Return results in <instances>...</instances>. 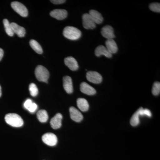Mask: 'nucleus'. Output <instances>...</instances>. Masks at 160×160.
I'll return each instance as SVG.
<instances>
[{"instance_id":"nucleus-4","label":"nucleus","mask_w":160,"mask_h":160,"mask_svg":"<svg viewBox=\"0 0 160 160\" xmlns=\"http://www.w3.org/2000/svg\"><path fill=\"white\" fill-rule=\"evenodd\" d=\"M11 6L12 9L18 14L22 17H26L28 15V11L26 6L22 3L18 2H12Z\"/></svg>"},{"instance_id":"nucleus-32","label":"nucleus","mask_w":160,"mask_h":160,"mask_svg":"<svg viewBox=\"0 0 160 160\" xmlns=\"http://www.w3.org/2000/svg\"><path fill=\"white\" fill-rule=\"evenodd\" d=\"M2 88H1V86H0V97H1V96H2Z\"/></svg>"},{"instance_id":"nucleus-31","label":"nucleus","mask_w":160,"mask_h":160,"mask_svg":"<svg viewBox=\"0 0 160 160\" xmlns=\"http://www.w3.org/2000/svg\"><path fill=\"white\" fill-rule=\"evenodd\" d=\"M3 55H4V51L2 49L0 48V61L2 60V58Z\"/></svg>"},{"instance_id":"nucleus-26","label":"nucleus","mask_w":160,"mask_h":160,"mask_svg":"<svg viewBox=\"0 0 160 160\" xmlns=\"http://www.w3.org/2000/svg\"><path fill=\"white\" fill-rule=\"evenodd\" d=\"M138 111L139 112L140 116H146L149 117H151V112L149 109H144L142 107H141V108L138 109Z\"/></svg>"},{"instance_id":"nucleus-9","label":"nucleus","mask_w":160,"mask_h":160,"mask_svg":"<svg viewBox=\"0 0 160 160\" xmlns=\"http://www.w3.org/2000/svg\"><path fill=\"white\" fill-rule=\"evenodd\" d=\"M101 34L103 37L107 39H113V38L115 37L113 28L109 25L104 26L102 28L101 30Z\"/></svg>"},{"instance_id":"nucleus-2","label":"nucleus","mask_w":160,"mask_h":160,"mask_svg":"<svg viewBox=\"0 0 160 160\" xmlns=\"http://www.w3.org/2000/svg\"><path fill=\"white\" fill-rule=\"evenodd\" d=\"M5 119L7 124L12 127H21L24 124L22 118L19 115L16 113H11L6 114Z\"/></svg>"},{"instance_id":"nucleus-28","label":"nucleus","mask_w":160,"mask_h":160,"mask_svg":"<svg viewBox=\"0 0 160 160\" xmlns=\"http://www.w3.org/2000/svg\"><path fill=\"white\" fill-rule=\"evenodd\" d=\"M37 108V105L35 103H32V104H31V106H30V107H29L28 110H29L30 112H34L36 110Z\"/></svg>"},{"instance_id":"nucleus-21","label":"nucleus","mask_w":160,"mask_h":160,"mask_svg":"<svg viewBox=\"0 0 160 160\" xmlns=\"http://www.w3.org/2000/svg\"><path fill=\"white\" fill-rule=\"evenodd\" d=\"M37 116L38 119L41 122H46L48 119V113L46 110H43V109L40 110L38 112Z\"/></svg>"},{"instance_id":"nucleus-1","label":"nucleus","mask_w":160,"mask_h":160,"mask_svg":"<svg viewBox=\"0 0 160 160\" xmlns=\"http://www.w3.org/2000/svg\"><path fill=\"white\" fill-rule=\"evenodd\" d=\"M63 35L66 38L71 40H77L79 39L82 35L81 31L72 26H66L63 32Z\"/></svg>"},{"instance_id":"nucleus-30","label":"nucleus","mask_w":160,"mask_h":160,"mask_svg":"<svg viewBox=\"0 0 160 160\" xmlns=\"http://www.w3.org/2000/svg\"><path fill=\"white\" fill-rule=\"evenodd\" d=\"M50 2L53 4H56V5H58V4H63L66 2L65 0H52Z\"/></svg>"},{"instance_id":"nucleus-17","label":"nucleus","mask_w":160,"mask_h":160,"mask_svg":"<svg viewBox=\"0 0 160 160\" xmlns=\"http://www.w3.org/2000/svg\"><path fill=\"white\" fill-rule=\"evenodd\" d=\"M106 49L111 54L116 53L118 47L115 41L113 39H107L106 42Z\"/></svg>"},{"instance_id":"nucleus-11","label":"nucleus","mask_w":160,"mask_h":160,"mask_svg":"<svg viewBox=\"0 0 160 160\" xmlns=\"http://www.w3.org/2000/svg\"><path fill=\"white\" fill-rule=\"evenodd\" d=\"M69 112L71 119L75 122H79L83 120L82 114L74 107H71L69 108Z\"/></svg>"},{"instance_id":"nucleus-14","label":"nucleus","mask_w":160,"mask_h":160,"mask_svg":"<svg viewBox=\"0 0 160 160\" xmlns=\"http://www.w3.org/2000/svg\"><path fill=\"white\" fill-rule=\"evenodd\" d=\"M62 115L60 113L56 114L51 119L50 121V125L52 129H59L62 126Z\"/></svg>"},{"instance_id":"nucleus-8","label":"nucleus","mask_w":160,"mask_h":160,"mask_svg":"<svg viewBox=\"0 0 160 160\" xmlns=\"http://www.w3.org/2000/svg\"><path fill=\"white\" fill-rule=\"evenodd\" d=\"M50 15L56 19L62 20L67 17L68 12L65 9H56L50 12Z\"/></svg>"},{"instance_id":"nucleus-29","label":"nucleus","mask_w":160,"mask_h":160,"mask_svg":"<svg viewBox=\"0 0 160 160\" xmlns=\"http://www.w3.org/2000/svg\"><path fill=\"white\" fill-rule=\"evenodd\" d=\"M32 102L30 99H27L26 100V102H25L24 104V106L26 109H27L28 110V109H29V107H30V106H31V104H32Z\"/></svg>"},{"instance_id":"nucleus-27","label":"nucleus","mask_w":160,"mask_h":160,"mask_svg":"<svg viewBox=\"0 0 160 160\" xmlns=\"http://www.w3.org/2000/svg\"><path fill=\"white\" fill-rule=\"evenodd\" d=\"M149 9L155 12H160V4L159 3H152L149 5Z\"/></svg>"},{"instance_id":"nucleus-15","label":"nucleus","mask_w":160,"mask_h":160,"mask_svg":"<svg viewBox=\"0 0 160 160\" xmlns=\"http://www.w3.org/2000/svg\"><path fill=\"white\" fill-rule=\"evenodd\" d=\"M95 54L98 57L102 55L105 56L106 58H111L112 57V54L108 51L105 46H99L97 47L95 50Z\"/></svg>"},{"instance_id":"nucleus-5","label":"nucleus","mask_w":160,"mask_h":160,"mask_svg":"<svg viewBox=\"0 0 160 160\" xmlns=\"http://www.w3.org/2000/svg\"><path fill=\"white\" fill-rule=\"evenodd\" d=\"M86 78L90 82L100 84L102 81V77L99 73L96 71H90L86 73Z\"/></svg>"},{"instance_id":"nucleus-19","label":"nucleus","mask_w":160,"mask_h":160,"mask_svg":"<svg viewBox=\"0 0 160 160\" xmlns=\"http://www.w3.org/2000/svg\"><path fill=\"white\" fill-rule=\"evenodd\" d=\"M78 107L79 109L82 112H86L89 109V105L87 100L82 98H78L77 101Z\"/></svg>"},{"instance_id":"nucleus-3","label":"nucleus","mask_w":160,"mask_h":160,"mask_svg":"<svg viewBox=\"0 0 160 160\" xmlns=\"http://www.w3.org/2000/svg\"><path fill=\"white\" fill-rule=\"evenodd\" d=\"M36 78L40 82H48L49 77V72L45 67L38 66L35 70Z\"/></svg>"},{"instance_id":"nucleus-25","label":"nucleus","mask_w":160,"mask_h":160,"mask_svg":"<svg viewBox=\"0 0 160 160\" xmlns=\"http://www.w3.org/2000/svg\"><path fill=\"white\" fill-rule=\"evenodd\" d=\"M152 94L154 96H158L160 93V83L159 82H155L153 84L152 90Z\"/></svg>"},{"instance_id":"nucleus-18","label":"nucleus","mask_w":160,"mask_h":160,"mask_svg":"<svg viewBox=\"0 0 160 160\" xmlns=\"http://www.w3.org/2000/svg\"><path fill=\"white\" fill-rule=\"evenodd\" d=\"M89 14L94 21L95 24H100L102 22L103 18L102 14L98 12L95 10H91L89 12Z\"/></svg>"},{"instance_id":"nucleus-13","label":"nucleus","mask_w":160,"mask_h":160,"mask_svg":"<svg viewBox=\"0 0 160 160\" xmlns=\"http://www.w3.org/2000/svg\"><path fill=\"white\" fill-rule=\"evenodd\" d=\"M63 87L67 93L71 94L73 92L72 80L71 77L68 76L64 77L63 79Z\"/></svg>"},{"instance_id":"nucleus-6","label":"nucleus","mask_w":160,"mask_h":160,"mask_svg":"<svg viewBox=\"0 0 160 160\" xmlns=\"http://www.w3.org/2000/svg\"><path fill=\"white\" fill-rule=\"evenodd\" d=\"M43 142L49 146H55L58 142V138L56 136L51 132L45 133L42 137Z\"/></svg>"},{"instance_id":"nucleus-20","label":"nucleus","mask_w":160,"mask_h":160,"mask_svg":"<svg viewBox=\"0 0 160 160\" xmlns=\"http://www.w3.org/2000/svg\"><path fill=\"white\" fill-rule=\"evenodd\" d=\"M29 44L33 50H34L38 54H42L43 52L42 49V46H40L39 44L34 40H31L29 42Z\"/></svg>"},{"instance_id":"nucleus-16","label":"nucleus","mask_w":160,"mask_h":160,"mask_svg":"<svg viewBox=\"0 0 160 160\" xmlns=\"http://www.w3.org/2000/svg\"><path fill=\"white\" fill-rule=\"evenodd\" d=\"M12 29L13 33L17 35L20 38H22L26 34V29L22 26H19L17 23L12 22L10 23Z\"/></svg>"},{"instance_id":"nucleus-24","label":"nucleus","mask_w":160,"mask_h":160,"mask_svg":"<svg viewBox=\"0 0 160 160\" xmlns=\"http://www.w3.org/2000/svg\"><path fill=\"white\" fill-rule=\"evenodd\" d=\"M29 90L32 96L36 97L38 93L37 86L34 83H31L29 86Z\"/></svg>"},{"instance_id":"nucleus-23","label":"nucleus","mask_w":160,"mask_h":160,"mask_svg":"<svg viewBox=\"0 0 160 160\" xmlns=\"http://www.w3.org/2000/svg\"><path fill=\"white\" fill-rule=\"evenodd\" d=\"M139 117L140 114L138 110L132 117L131 120H130V124H131L132 126H137L139 124Z\"/></svg>"},{"instance_id":"nucleus-10","label":"nucleus","mask_w":160,"mask_h":160,"mask_svg":"<svg viewBox=\"0 0 160 160\" xmlns=\"http://www.w3.org/2000/svg\"><path fill=\"white\" fill-rule=\"evenodd\" d=\"M65 65H66L70 70L76 71L78 69L79 66L76 60L72 57H69L66 58L64 60Z\"/></svg>"},{"instance_id":"nucleus-7","label":"nucleus","mask_w":160,"mask_h":160,"mask_svg":"<svg viewBox=\"0 0 160 160\" xmlns=\"http://www.w3.org/2000/svg\"><path fill=\"white\" fill-rule=\"evenodd\" d=\"M83 26L85 29H93L95 28L96 24L89 13H85L82 16Z\"/></svg>"},{"instance_id":"nucleus-22","label":"nucleus","mask_w":160,"mask_h":160,"mask_svg":"<svg viewBox=\"0 0 160 160\" xmlns=\"http://www.w3.org/2000/svg\"><path fill=\"white\" fill-rule=\"evenodd\" d=\"M3 24L5 27V30L7 34L9 36H13L14 35L11 26V24L9 22V21L6 19L3 20Z\"/></svg>"},{"instance_id":"nucleus-12","label":"nucleus","mask_w":160,"mask_h":160,"mask_svg":"<svg viewBox=\"0 0 160 160\" xmlns=\"http://www.w3.org/2000/svg\"><path fill=\"white\" fill-rule=\"evenodd\" d=\"M80 90L83 93L88 95H93L96 93L94 88L85 82H82L80 85Z\"/></svg>"}]
</instances>
